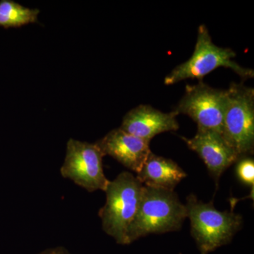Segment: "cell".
<instances>
[{"instance_id":"6da1fadb","label":"cell","mask_w":254,"mask_h":254,"mask_svg":"<svg viewBox=\"0 0 254 254\" xmlns=\"http://www.w3.org/2000/svg\"><path fill=\"white\" fill-rule=\"evenodd\" d=\"M186 218V205L174 190L145 187L139 208L128 230V245L150 234L179 230Z\"/></svg>"},{"instance_id":"7a4b0ae2","label":"cell","mask_w":254,"mask_h":254,"mask_svg":"<svg viewBox=\"0 0 254 254\" xmlns=\"http://www.w3.org/2000/svg\"><path fill=\"white\" fill-rule=\"evenodd\" d=\"M144 189L133 174L123 172L110 181L105 190L106 202L98 215L103 231L120 245H128V230L139 208Z\"/></svg>"},{"instance_id":"3957f363","label":"cell","mask_w":254,"mask_h":254,"mask_svg":"<svg viewBox=\"0 0 254 254\" xmlns=\"http://www.w3.org/2000/svg\"><path fill=\"white\" fill-rule=\"evenodd\" d=\"M185 205L190 233L201 254H208L228 244L242 226V218L239 214L220 211L213 202L203 203L194 195L187 197Z\"/></svg>"},{"instance_id":"277c9868","label":"cell","mask_w":254,"mask_h":254,"mask_svg":"<svg viewBox=\"0 0 254 254\" xmlns=\"http://www.w3.org/2000/svg\"><path fill=\"white\" fill-rule=\"evenodd\" d=\"M236 53L230 48H220L214 44L208 28L198 27L194 51L185 63L176 66L165 78V85H173L186 79L202 78L219 67L231 68L244 79L253 78L254 70L240 66L233 58Z\"/></svg>"},{"instance_id":"5b68a950","label":"cell","mask_w":254,"mask_h":254,"mask_svg":"<svg viewBox=\"0 0 254 254\" xmlns=\"http://www.w3.org/2000/svg\"><path fill=\"white\" fill-rule=\"evenodd\" d=\"M226 91L222 135L239 156L252 154L254 147V90L232 83Z\"/></svg>"},{"instance_id":"8992f818","label":"cell","mask_w":254,"mask_h":254,"mask_svg":"<svg viewBox=\"0 0 254 254\" xmlns=\"http://www.w3.org/2000/svg\"><path fill=\"white\" fill-rule=\"evenodd\" d=\"M104 156L96 143L70 138L66 144V157L60 173L62 176L88 191H105L110 180L103 170Z\"/></svg>"},{"instance_id":"52a82bcc","label":"cell","mask_w":254,"mask_h":254,"mask_svg":"<svg viewBox=\"0 0 254 254\" xmlns=\"http://www.w3.org/2000/svg\"><path fill=\"white\" fill-rule=\"evenodd\" d=\"M226 91L216 89L202 81L187 85L183 98L174 111L191 118L198 129L222 134Z\"/></svg>"},{"instance_id":"ba28073f","label":"cell","mask_w":254,"mask_h":254,"mask_svg":"<svg viewBox=\"0 0 254 254\" xmlns=\"http://www.w3.org/2000/svg\"><path fill=\"white\" fill-rule=\"evenodd\" d=\"M96 143L105 156L110 155L136 174L141 171L152 153L150 141L130 134L120 128L112 130Z\"/></svg>"},{"instance_id":"9c48e42d","label":"cell","mask_w":254,"mask_h":254,"mask_svg":"<svg viewBox=\"0 0 254 254\" xmlns=\"http://www.w3.org/2000/svg\"><path fill=\"white\" fill-rule=\"evenodd\" d=\"M182 138L190 150L199 155L215 180H218L227 168L240 159L222 135L217 132L198 129L193 138Z\"/></svg>"},{"instance_id":"30bf717a","label":"cell","mask_w":254,"mask_h":254,"mask_svg":"<svg viewBox=\"0 0 254 254\" xmlns=\"http://www.w3.org/2000/svg\"><path fill=\"white\" fill-rule=\"evenodd\" d=\"M177 114L175 111L164 113L150 105H141L125 115L120 128L145 141H151L164 132L179 129Z\"/></svg>"},{"instance_id":"8fae6325","label":"cell","mask_w":254,"mask_h":254,"mask_svg":"<svg viewBox=\"0 0 254 254\" xmlns=\"http://www.w3.org/2000/svg\"><path fill=\"white\" fill-rule=\"evenodd\" d=\"M187 175L173 160L151 153L136 177L145 187L174 190Z\"/></svg>"},{"instance_id":"7c38bea8","label":"cell","mask_w":254,"mask_h":254,"mask_svg":"<svg viewBox=\"0 0 254 254\" xmlns=\"http://www.w3.org/2000/svg\"><path fill=\"white\" fill-rule=\"evenodd\" d=\"M40 10L25 7L13 0L0 1V26L19 28L36 22Z\"/></svg>"},{"instance_id":"4fadbf2b","label":"cell","mask_w":254,"mask_h":254,"mask_svg":"<svg viewBox=\"0 0 254 254\" xmlns=\"http://www.w3.org/2000/svg\"><path fill=\"white\" fill-rule=\"evenodd\" d=\"M237 175L241 182L247 186H254V161L251 158H245L238 160Z\"/></svg>"},{"instance_id":"5bb4252c","label":"cell","mask_w":254,"mask_h":254,"mask_svg":"<svg viewBox=\"0 0 254 254\" xmlns=\"http://www.w3.org/2000/svg\"><path fill=\"white\" fill-rule=\"evenodd\" d=\"M38 254H71L64 247H55V248L48 249Z\"/></svg>"}]
</instances>
